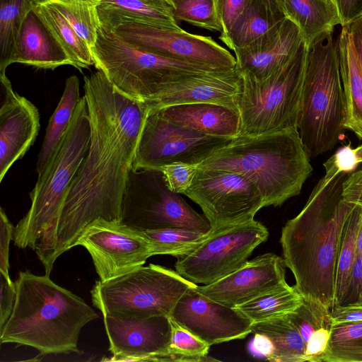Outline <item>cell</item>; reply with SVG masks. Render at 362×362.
Returning <instances> with one entry per match:
<instances>
[{
	"label": "cell",
	"instance_id": "6da1fadb",
	"mask_svg": "<svg viewBox=\"0 0 362 362\" xmlns=\"http://www.w3.org/2000/svg\"><path fill=\"white\" fill-rule=\"evenodd\" d=\"M83 81L89 146L55 226L35 249L49 276L57 259L75 246L90 222L98 218L121 221L127 182L150 111L119 92L100 70Z\"/></svg>",
	"mask_w": 362,
	"mask_h": 362
},
{
	"label": "cell",
	"instance_id": "7a4b0ae2",
	"mask_svg": "<svg viewBox=\"0 0 362 362\" xmlns=\"http://www.w3.org/2000/svg\"><path fill=\"white\" fill-rule=\"evenodd\" d=\"M325 175L300 213L281 229L280 243L294 288L304 299H314L332 310L335 305L337 255L345 222L356 204L346 201L343 185L351 172L343 170L332 156Z\"/></svg>",
	"mask_w": 362,
	"mask_h": 362
},
{
	"label": "cell",
	"instance_id": "3957f363",
	"mask_svg": "<svg viewBox=\"0 0 362 362\" xmlns=\"http://www.w3.org/2000/svg\"><path fill=\"white\" fill-rule=\"evenodd\" d=\"M9 318L0 342L36 349L42 355L78 353L82 328L98 314L82 298L57 285L49 275L20 272Z\"/></svg>",
	"mask_w": 362,
	"mask_h": 362
},
{
	"label": "cell",
	"instance_id": "277c9868",
	"mask_svg": "<svg viewBox=\"0 0 362 362\" xmlns=\"http://www.w3.org/2000/svg\"><path fill=\"white\" fill-rule=\"evenodd\" d=\"M197 168L243 174L258 188L264 206H281L298 195L313 171L298 129L238 136Z\"/></svg>",
	"mask_w": 362,
	"mask_h": 362
},
{
	"label": "cell",
	"instance_id": "5b68a950",
	"mask_svg": "<svg viewBox=\"0 0 362 362\" xmlns=\"http://www.w3.org/2000/svg\"><path fill=\"white\" fill-rule=\"evenodd\" d=\"M298 130L309 156L332 150L344 135L346 105L332 33L307 47Z\"/></svg>",
	"mask_w": 362,
	"mask_h": 362
},
{
	"label": "cell",
	"instance_id": "8992f818",
	"mask_svg": "<svg viewBox=\"0 0 362 362\" xmlns=\"http://www.w3.org/2000/svg\"><path fill=\"white\" fill-rule=\"evenodd\" d=\"M90 51L95 68L119 92L146 105L166 86L188 75L233 69L177 60L136 48L100 25Z\"/></svg>",
	"mask_w": 362,
	"mask_h": 362
},
{
	"label": "cell",
	"instance_id": "52a82bcc",
	"mask_svg": "<svg viewBox=\"0 0 362 362\" xmlns=\"http://www.w3.org/2000/svg\"><path fill=\"white\" fill-rule=\"evenodd\" d=\"M90 119L85 96L73 114L63 142L30 193V207L14 228V245L35 250L54 228L73 179L88 151Z\"/></svg>",
	"mask_w": 362,
	"mask_h": 362
},
{
	"label": "cell",
	"instance_id": "ba28073f",
	"mask_svg": "<svg viewBox=\"0 0 362 362\" xmlns=\"http://www.w3.org/2000/svg\"><path fill=\"white\" fill-rule=\"evenodd\" d=\"M307 46L303 42L291 59L262 80L240 74L243 89L238 109L239 136H257L298 129Z\"/></svg>",
	"mask_w": 362,
	"mask_h": 362
},
{
	"label": "cell",
	"instance_id": "9c48e42d",
	"mask_svg": "<svg viewBox=\"0 0 362 362\" xmlns=\"http://www.w3.org/2000/svg\"><path fill=\"white\" fill-rule=\"evenodd\" d=\"M197 285L176 271L149 264L116 278L96 281L90 293L93 305L103 315L170 317L181 297Z\"/></svg>",
	"mask_w": 362,
	"mask_h": 362
},
{
	"label": "cell",
	"instance_id": "30bf717a",
	"mask_svg": "<svg viewBox=\"0 0 362 362\" xmlns=\"http://www.w3.org/2000/svg\"><path fill=\"white\" fill-rule=\"evenodd\" d=\"M167 186L158 169H132L123 197L121 221L141 230L183 228L207 233L211 226Z\"/></svg>",
	"mask_w": 362,
	"mask_h": 362
},
{
	"label": "cell",
	"instance_id": "8fae6325",
	"mask_svg": "<svg viewBox=\"0 0 362 362\" xmlns=\"http://www.w3.org/2000/svg\"><path fill=\"white\" fill-rule=\"evenodd\" d=\"M269 235L267 228L255 219L210 230L193 250L177 257L175 271L197 285L210 284L243 267Z\"/></svg>",
	"mask_w": 362,
	"mask_h": 362
},
{
	"label": "cell",
	"instance_id": "7c38bea8",
	"mask_svg": "<svg viewBox=\"0 0 362 362\" xmlns=\"http://www.w3.org/2000/svg\"><path fill=\"white\" fill-rule=\"evenodd\" d=\"M183 194L201 207L211 231L250 221L264 206L256 185L233 171L197 168Z\"/></svg>",
	"mask_w": 362,
	"mask_h": 362
},
{
	"label": "cell",
	"instance_id": "4fadbf2b",
	"mask_svg": "<svg viewBox=\"0 0 362 362\" xmlns=\"http://www.w3.org/2000/svg\"><path fill=\"white\" fill-rule=\"evenodd\" d=\"M233 139L177 124L151 110L141 133L132 168L156 169L175 162L199 165Z\"/></svg>",
	"mask_w": 362,
	"mask_h": 362
},
{
	"label": "cell",
	"instance_id": "5bb4252c",
	"mask_svg": "<svg viewBox=\"0 0 362 362\" xmlns=\"http://www.w3.org/2000/svg\"><path fill=\"white\" fill-rule=\"evenodd\" d=\"M100 25L111 30L127 43L149 52L218 68H236L235 57L211 37L131 20H119Z\"/></svg>",
	"mask_w": 362,
	"mask_h": 362
},
{
	"label": "cell",
	"instance_id": "9a60e30c",
	"mask_svg": "<svg viewBox=\"0 0 362 362\" xmlns=\"http://www.w3.org/2000/svg\"><path fill=\"white\" fill-rule=\"evenodd\" d=\"M76 245L88 250L103 281L143 266L152 256L151 243L144 230L121 221L102 218L85 227L75 243Z\"/></svg>",
	"mask_w": 362,
	"mask_h": 362
},
{
	"label": "cell",
	"instance_id": "2e32d148",
	"mask_svg": "<svg viewBox=\"0 0 362 362\" xmlns=\"http://www.w3.org/2000/svg\"><path fill=\"white\" fill-rule=\"evenodd\" d=\"M112 361H163L171 341L170 317L166 315L123 317L105 315Z\"/></svg>",
	"mask_w": 362,
	"mask_h": 362
},
{
	"label": "cell",
	"instance_id": "e0dca14e",
	"mask_svg": "<svg viewBox=\"0 0 362 362\" xmlns=\"http://www.w3.org/2000/svg\"><path fill=\"white\" fill-rule=\"evenodd\" d=\"M190 288L175 305L170 318L209 346L241 339L252 322L235 308L211 300Z\"/></svg>",
	"mask_w": 362,
	"mask_h": 362
},
{
	"label": "cell",
	"instance_id": "ac0fdd59",
	"mask_svg": "<svg viewBox=\"0 0 362 362\" xmlns=\"http://www.w3.org/2000/svg\"><path fill=\"white\" fill-rule=\"evenodd\" d=\"M286 267L283 258L268 252L214 283L194 288L211 300L235 308L288 284Z\"/></svg>",
	"mask_w": 362,
	"mask_h": 362
},
{
	"label": "cell",
	"instance_id": "d6986e66",
	"mask_svg": "<svg viewBox=\"0 0 362 362\" xmlns=\"http://www.w3.org/2000/svg\"><path fill=\"white\" fill-rule=\"evenodd\" d=\"M0 182L23 157L40 129L36 106L15 92L6 74H0Z\"/></svg>",
	"mask_w": 362,
	"mask_h": 362
},
{
	"label": "cell",
	"instance_id": "ffe728a7",
	"mask_svg": "<svg viewBox=\"0 0 362 362\" xmlns=\"http://www.w3.org/2000/svg\"><path fill=\"white\" fill-rule=\"evenodd\" d=\"M242 89L243 78L236 68L191 74L166 86L146 106L151 111L174 105L207 103L238 109Z\"/></svg>",
	"mask_w": 362,
	"mask_h": 362
},
{
	"label": "cell",
	"instance_id": "44dd1931",
	"mask_svg": "<svg viewBox=\"0 0 362 362\" xmlns=\"http://www.w3.org/2000/svg\"><path fill=\"white\" fill-rule=\"evenodd\" d=\"M303 42L298 26L286 18L281 25L249 47L234 50L236 69L262 81L282 68Z\"/></svg>",
	"mask_w": 362,
	"mask_h": 362
},
{
	"label": "cell",
	"instance_id": "7402d4cb",
	"mask_svg": "<svg viewBox=\"0 0 362 362\" xmlns=\"http://www.w3.org/2000/svg\"><path fill=\"white\" fill-rule=\"evenodd\" d=\"M13 63L52 70L71 65L67 54L33 8L26 14L17 34L11 59V64Z\"/></svg>",
	"mask_w": 362,
	"mask_h": 362
},
{
	"label": "cell",
	"instance_id": "603a6c76",
	"mask_svg": "<svg viewBox=\"0 0 362 362\" xmlns=\"http://www.w3.org/2000/svg\"><path fill=\"white\" fill-rule=\"evenodd\" d=\"M155 110L169 121L208 135L230 139L240 135V116L237 108L202 103L174 105Z\"/></svg>",
	"mask_w": 362,
	"mask_h": 362
},
{
	"label": "cell",
	"instance_id": "cb8c5ba5",
	"mask_svg": "<svg viewBox=\"0 0 362 362\" xmlns=\"http://www.w3.org/2000/svg\"><path fill=\"white\" fill-rule=\"evenodd\" d=\"M257 351L272 362L307 361L305 346L297 329L286 317L252 322Z\"/></svg>",
	"mask_w": 362,
	"mask_h": 362
},
{
	"label": "cell",
	"instance_id": "d4e9b609",
	"mask_svg": "<svg viewBox=\"0 0 362 362\" xmlns=\"http://www.w3.org/2000/svg\"><path fill=\"white\" fill-rule=\"evenodd\" d=\"M337 42L346 105L344 128L362 140V68L351 34L344 26Z\"/></svg>",
	"mask_w": 362,
	"mask_h": 362
},
{
	"label": "cell",
	"instance_id": "484cf974",
	"mask_svg": "<svg viewBox=\"0 0 362 362\" xmlns=\"http://www.w3.org/2000/svg\"><path fill=\"white\" fill-rule=\"evenodd\" d=\"M100 25L131 20L151 25L182 30L168 0H100L97 6Z\"/></svg>",
	"mask_w": 362,
	"mask_h": 362
},
{
	"label": "cell",
	"instance_id": "4316f807",
	"mask_svg": "<svg viewBox=\"0 0 362 362\" xmlns=\"http://www.w3.org/2000/svg\"><path fill=\"white\" fill-rule=\"evenodd\" d=\"M285 16L298 28L309 46L316 38L333 33L340 25L337 8L329 0H284Z\"/></svg>",
	"mask_w": 362,
	"mask_h": 362
},
{
	"label": "cell",
	"instance_id": "83f0119b",
	"mask_svg": "<svg viewBox=\"0 0 362 362\" xmlns=\"http://www.w3.org/2000/svg\"><path fill=\"white\" fill-rule=\"evenodd\" d=\"M80 82L72 75L65 81L61 99L51 116L36 165L37 177L40 176L57 153L70 124L73 114L81 99Z\"/></svg>",
	"mask_w": 362,
	"mask_h": 362
},
{
	"label": "cell",
	"instance_id": "f1b7e54d",
	"mask_svg": "<svg viewBox=\"0 0 362 362\" xmlns=\"http://www.w3.org/2000/svg\"><path fill=\"white\" fill-rule=\"evenodd\" d=\"M285 18L274 13L261 0H251L221 40L233 51L247 47L277 28Z\"/></svg>",
	"mask_w": 362,
	"mask_h": 362
},
{
	"label": "cell",
	"instance_id": "f546056e",
	"mask_svg": "<svg viewBox=\"0 0 362 362\" xmlns=\"http://www.w3.org/2000/svg\"><path fill=\"white\" fill-rule=\"evenodd\" d=\"M33 9L69 58L71 66L79 69L94 65L87 43L77 34L61 13L47 1L33 3Z\"/></svg>",
	"mask_w": 362,
	"mask_h": 362
},
{
	"label": "cell",
	"instance_id": "4dcf8cb0",
	"mask_svg": "<svg viewBox=\"0 0 362 362\" xmlns=\"http://www.w3.org/2000/svg\"><path fill=\"white\" fill-rule=\"evenodd\" d=\"M303 302V298L294 286L286 284L235 308L252 323L284 316Z\"/></svg>",
	"mask_w": 362,
	"mask_h": 362
},
{
	"label": "cell",
	"instance_id": "1f68e13d",
	"mask_svg": "<svg viewBox=\"0 0 362 362\" xmlns=\"http://www.w3.org/2000/svg\"><path fill=\"white\" fill-rule=\"evenodd\" d=\"M361 214L362 206L356 204L344 226L336 265L335 305L341 302L357 257V238Z\"/></svg>",
	"mask_w": 362,
	"mask_h": 362
},
{
	"label": "cell",
	"instance_id": "d6a6232c",
	"mask_svg": "<svg viewBox=\"0 0 362 362\" xmlns=\"http://www.w3.org/2000/svg\"><path fill=\"white\" fill-rule=\"evenodd\" d=\"M321 362H362V322L332 324Z\"/></svg>",
	"mask_w": 362,
	"mask_h": 362
},
{
	"label": "cell",
	"instance_id": "836d02e7",
	"mask_svg": "<svg viewBox=\"0 0 362 362\" xmlns=\"http://www.w3.org/2000/svg\"><path fill=\"white\" fill-rule=\"evenodd\" d=\"M32 0H0V74L11 65L15 40Z\"/></svg>",
	"mask_w": 362,
	"mask_h": 362
},
{
	"label": "cell",
	"instance_id": "e575fe53",
	"mask_svg": "<svg viewBox=\"0 0 362 362\" xmlns=\"http://www.w3.org/2000/svg\"><path fill=\"white\" fill-rule=\"evenodd\" d=\"M144 231L150 240L152 256L168 255L177 258L193 250L208 233L183 228Z\"/></svg>",
	"mask_w": 362,
	"mask_h": 362
},
{
	"label": "cell",
	"instance_id": "d590c367",
	"mask_svg": "<svg viewBox=\"0 0 362 362\" xmlns=\"http://www.w3.org/2000/svg\"><path fill=\"white\" fill-rule=\"evenodd\" d=\"M66 19L90 49L94 45L100 21L96 5L87 0H47Z\"/></svg>",
	"mask_w": 362,
	"mask_h": 362
},
{
	"label": "cell",
	"instance_id": "8d00e7d4",
	"mask_svg": "<svg viewBox=\"0 0 362 362\" xmlns=\"http://www.w3.org/2000/svg\"><path fill=\"white\" fill-rule=\"evenodd\" d=\"M172 332L166 361H216L208 355L210 346L170 318Z\"/></svg>",
	"mask_w": 362,
	"mask_h": 362
},
{
	"label": "cell",
	"instance_id": "74e56055",
	"mask_svg": "<svg viewBox=\"0 0 362 362\" xmlns=\"http://www.w3.org/2000/svg\"><path fill=\"white\" fill-rule=\"evenodd\" d=\"M176 21L210 30L221 31L215 7V0H168Z\"/></svg>",
	"mask_w": 362,
	"mask_h": 362
},
{
	"label": "cell",
	"instance_id": "f35d334b",
	"mask_svg": "<svg viewBox=\"0 0 362 362\" xmlns=\"http://www.w3.org/2000/svg\"><path fill=\"white\" fill-rule=\"evenodd\" d=\"M156 169L163 173L166 185L171 191L183 194L192 184L197 165L175 162Z\"/></svg>",
	"mask_w": 362,
	"mask_h": 362
},
{
	"label": "cell",
	"instance_id": "ab89813d",
	"mask_svg": "<svg viewBox=\"0 0 362 362\" xmlns=\"http://www.w3.org/2000/svg\"><path fill=\"white\" fill-rule=\"evenodd\" d=\"M251 0H215L216 12L221 28L220 39L229 33L231 27Z\"/></svg>",
	"mask_w": 362,
	"mask_h": 362
},
{
	"label": "cell",
	"instance_id": "60d3db41",
	"mask_svg": "<svg viewBox=\"0 0 362 362\" xmlns=\"http://www.w3.org/2000/svg\"><path fill=\"white\" fill-rule=\"evenodd\" d=\"M14 228L3 208L0 210V274L8 281L9 276V245L13 240Z\"/></svg>",
	"mask_w": 362,
	"mask_h": 362
},
{
	"label": "cell",
	"instance_id": "b9f144b4",
	"mask_svg": "<svg viewBox=\"0 0 362 362\" xmlns=\"http://www.w3.org/2000/svg\"><path fill=\"white\" fill-rule=\"evenodd\" d=\"M0 329L11 315L16 296L15 283L0 274Z\"/></svg>",
	"mask_w": 362,
	"mask_h": 362
},
{
	"label": "cell",
	"instance_id": "7bdbcfd3",
	"mask_svg": "<svg viewBox=\"0 0 362 362\" xmlns=\"http://www.w3.org/2000/svg\"><path fill=\"white\" fill-rule=\"evenodd\" d=\"M358 300H362V257H357L356 259L345 293L339 305Z\"/></svg>",
	"mask_w": 362,
	"mask_h": 362
},
{
	"label": "cell",
	"instance_id": "ee69618b",
	"mask_svg": "<svg viewBox=\"0 0 362 362\" xmlns=\"http://www.w3.org/2000/svg\"><path fill=\"white\" fill-rule=\"evenodd\" d=\"M332 325L362 322V300L335 305L330 313Z\"/></svg>",
	"mask_w": 362,
	"mask_h": 362
},
{
	"label": "cell",
	"instance_id": "f6af8a7d",
	"mask_svg": "<svg viewBox=\"0 0 362 362\" xmlns=\"http://www.w3.org/2000/svg\"><path fill=\"white\" fill-rule=\"evenodd\" d=\"M343 197L346 201L362 206V169L354 170L345 180Z\"/></svg>",
	"mask_w": 362,
	"mask_h": 362
},
{
	"label": "cell",
	"instance_id": "bcb514c9",
	"mask_svg": "<svg viewBox=\"0 0 362 362\" xmlns=\"http://www.w3.org/2000/svg\"><path fill=\"white\" fill-rule=\"evenodd\" d=\"M340 18L341 26L362 15V0H332Z\"/></svg>",
	"mask_w": 362,
	"mask_h": 362
},
{
	"label": "cell",
	"instance_id": "7dc6e473",
	"mask_svg": "<svg viewBox=\"0 0 362 362\" xmlns=\"http://www.w3.org/2000/svg\"><path fill=\"white\" fill-rule=\"evenodd\" d=\"M332 156L337 165L343 170L352 173L356 170L358 164L351 144L339 149Z\"/></svg>",
	"mask_w": 362,
	"mask_h": 362
},
{
	"label": "cell",
	"instance_id": "c3c4849f",
	"mask_svg": "<svg viewBox=\"0 0 362 362\" xmlns=\"http://www.w3.org/2000/svg\"><path fill=\"white\" fill-rule=\"evenodd\" d=\"M343 26L351 34L354 46L362 68V15Z\"/></svg>",
	"mask_w": 362,
	"mask_h": 362
},
{
	"label": "cell",
	"instance_id": "681fc988",
	"mask_svg": "<svg viewBox=\"0 0 362 362\" xmlns=\"http://www.w3.org/2000/svg\"><path fill=\"white\" fill-rule=\"evenodd\" d=\"M274 13L286 18L284 8V0H261Z\"/></svg>",
	"mask_w": 362,
	"mask_h": 362
},
{
	"label": "cell",
	"instance_id": "f907efd6",
	"mask_svg": "<svg viewBox=\"0 0 362 362\" xmlns=\"http://www.w3.org/2000/svg\"><path fill=\"white\" fill-rule=\"evenodd\" d=\"M356 255H357V257H362V214H361V225H360L359 231H358V238H357Z\"/></svg>",
	"mask_w": 362,
	"mask_h": 362
},
{
	"label": "cell",
	"instance_id": "816d5d0a",
	"mask_svg": "<svg viewBox=\"0 0 362 362\" xmlns=\"http://www.w3.org/2000/svg\"><path fill=\"white\" fill-rule=\"evenodd\" d=\"M355 157L356 158L357 162L362 163V144L358 146L356 148H354Z\"/></svg>",
	"mask_w": 362,
	"mask_h": 362
},
{
	"label": "cell",
	"instance_id": "f5cc1de1",
	"mask_svg": "<svg viewBox=\"0 0 362 362\" xmlns=\"http://www.w3.org/2000/svg\"><path fill=\"white\" fill-rule=\"evenodd\" d=\"M87 1H88L89 2H90V3H92V4H95V5H96V6H97L98 3L100 0H87Z\"/></svg>",
	"mask_w": 362,
	"mask_h": 362
},
{
	"label": "cell",
	"instance_id": "db71d44e",
	"mask_svg": "<svg viewBox=\"0 0 362 362\" xmlns=\"http://www.w3.org/2000/svg\"><path fill=\"white\" fill-rule=\"evenodd\" d=\"M44 1V0H32L33 3H36V2H39V1Z\"/></svg>",
	"mask_w": 362,
	"mask_h": 362
},
{
	"label": "cell",
	"instance_id": "11a10c76",
	"mask_svg": "<svg viewBox=\"0 0 362 362\" xmlns=\"http://www.w3.org/2000/svg\"><path fill=\"white\" fill-rule=\"evenodd\" d=\"M329 1H332V0H329Z\"/></svg>",
	"mask_w": 362,
	"mask_h": 362
}]
</instances>
